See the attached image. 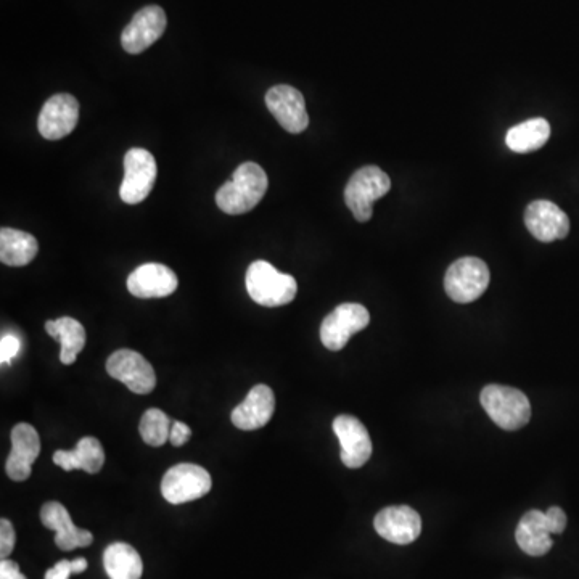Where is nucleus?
Listing matches in <instances>:
<instances>
[{
  "mask_svg": "<svg viewBox=\"0 0 579 579\" xmlns=\"http://www.w3.org/2000/svg\"><path fill=\"white\" fill-rule=\"evenodd\" d=\"M276 411V396L267 385H256L251 388L242 404L235 407L230 420L235 427L245 432H253L269 423Z\"/></svg>",
  "mask_w": 579,
  "mask_h": 579,
  "instance_id": "6ab92c4d",
  "label": "nucleus"
},
{
  "mask_svg": "<svg viewBox=\"0 0 579 579\" xmlns=\"http://www.w3.org/2000/svg\"><path fill=\"white\" fill-rule=\"evenodd\" d=\"M192 436V430L189 425L182 422H173L171 427V435H169V443L173 444L174 448H181Z\"/></svg>",
  "mask_w": 579,
  "mask_h": 579,
  "instance_id": "c756f323",
  "label": "nucleus"
},
{
  "mask_svg": "<svg viewBox=\"0 0 579 579\" xmlns=\"http://www.w3.org/2000/svg\"><path fill=\"white\" fill-rule=\"evenodd\" d=\"M39 245L34 235L4 227L0 230V261L12 267L28 266L36 258Z\"/></svg>",
  "mask_w": 579,
  "mask_h": 579,
  "instance_id": "4be33fe9",
  "label": "nucleus"
},
{
  "mask_svg": "<svg viewBox=\"0 0 579 579\" xmlns=\"http://www.w3.org/2000/svg\"><path fill=\"white\" fill-rule=\"evenodd\" d=\"M78 121V99L71 94H57L44 103L37 118V129L44 139L60 140L74 131Z\"/></svg>",
  "mask_w": 579,
  "mask_h": 579,
  "instance_id": "f8f14e48",
  "label": "nucleus"
},
{
  "mask_svg": "<svg viewBox=\"0 0 579 579\" xmlns=\"http://www.w3.org/2000/svg\"><path fill=\"white\" fill-rule=\"evenodd\" d=\"M177 276L165 264L147 263L128 277V290L136 298H166L177 290Z\"/></svg>",
  "mask_w": 579,
  "mask_h": 579,
  "instance_id": "a211bd4d",
  "label": "nucleus"
},
{
  "mask_svg": "<svg viewBox=\"0 0 579 579\" xmlns=\"http://www.w3.org/2000/svg\"><path fill=\"white\" fill-rule=\"evenodd\" d=\"M391 179L378 166H364L351 176L345 189L346 206L359 222H367L374 214V203L390 192Z\"/></svg>",
  "mask_w": 579,
  "mask_h": 579,
  "instance_id": "20e7f679",
  "label": "nucleus"
},
{
  "mask_svg": "<svg viewBox=\"0 0 579 579\" xmlns=\"http://www.w3.org/2000/svg\"><path fill=\"white\" fill-rule=\"evenodd\" d=\"M525 224L534 239L543 243L555 242L567 237L570 219L555 203L536 200L525 211Z\"/></svg>",
  "mask_w": 579,
  "mask_h": 579,
  "instance_id": "2eb2a0df",
  "label": "nucleus"
},
{
  "mask_svg": "<svg viewBox=\"0 0 579 579\" xmlns=\"http://www.w3.org/2000/svg\"><path fill=\"white\" fill-rule=\"evenodd\" d=\"M213 480L208 470L195 464H177L165 473L161 494L173 506L197 501L210 493Z\"/></svg>",
  "mask_w": 579,
  "mask_h": 579,
  "instance_id": "423d86ee",
  "label": "nucleus"
},
{
  "mask_svg": "<svg viewBox=\"0 0 579 579\" xmlns=\"http://www.w3.org/2000/svg\"><path fill=\"white\" fill-rule=\"evenodd\" d=\"M157 160L145 148H131L124 157V177L120 197L128 205L144 202L157 182Z\"/></svg>",
  "mask_w": 579,
  "mask_h": 579,
  "instance_id": "0eeeda50",
  "label": "nucleus"
},
{
  "mask_svg": "<svg viewBox=\"0 0 579 579\" xmlns=\"http://www.w3.org/2000/svg\"><path fill=\"white\" fill-rule=\"evenodd\" d=\"M87 570V560L83 557L74 560H60L54 567L47 570L44 579H70L71 575H79Z\"/></svg>",
  "mask_w": 579,
  "mask_h": 579,
  "instance_id": "bb28decb",
  "label": "nucleus"
},
{
  "mask_svg": "<svg viewBox=\"0 0 579 579\" xmlns=\"http://www.w3.org/2000/svg\"><path fill=\"white\" fill-rule=\"evenodd\" d=\"M247 290L255 303L279 308L295 300L298 284L295 277L282 274L271 263L259 259L248 267Z\"/></svg>",
  "mask_w": 579,
  "mask_h": 579,
  "instance_id": "7ed1b4c3",
  "label": "nucleus"
},
{
  "mask_svg": "<svg viewBox=\"0 0 579 579\" xmlns=\"http://www.w3.org/2000/svg\"><path fill=\"white\" fill-rule=\"evenodd\" d=\"M266 107L285 131L300 134L309 126L303 94L292 86H274L267 91Z\"/></svg>",
  "mask_w": 579,
  "mask_h": 579,
  "instance_id": "9b49d317",
  "label": "nucleus"
},
{
  "mask_svg": "<svg viewBox=\"0 0 579 579\" xmlns=\"http://www.w3.org/2000/svg\"><path fill=\"white\" fill-rule=\"evenodd\" d=\"M0 579H28L20 571L17 563L9 559H2L0 562Z\"/></svg>",
  "mask_w": 579,
  "mask_h": 579,
  "instance_id": "2f4dec72",
  "label": "nucleus"
},
{
  "mask_svg": "<svg viewBox=\"0 0 579 579\" xmlns=\"http://www.w3.org/2000/svg\"><path fill=\"white\" fill-rule=\"evenodd\" d=\"M171 427H173V422L165 412L161 409H148L140 419L139 432L148 446L160 448L166 441H169Z\"/></svg>",
  "mask_w": 579,
  "mask_h": 579,
  "instance_id": "a878e982",
  "label": "nucleus"
},
{
  "mask_svg": "<svg viewBox=\"0 0 579 579\" xmlns=\"http://www.w3.org/2000/svg\"><path fill=\"white\" fill-rule=\"evenodd\" d=\"M369 322V311L362 304H340L322 322V345L330 351L343 350L354 333L362 332L369 325Z\"/></svg>",
  "mask_w": 579,
  "mask_h": 579,
  "instance_id": "6e6552de",
  "label": "nucleus"
},
{
  "mask_svg": "<svg viewBox=\"0 0 579 579\" xmlns=\"http://www.w3.org/2000/svg\"><path fill=\"white\" fill-rule=\"evenodd\" d=\"M15 541H17V534L13 530V525L7 518L0 520V557L7 559L15 549Z\"/></svg>",
  "mask_w": 579,
  "mask_h": 579,
  "instance_id": "cd10ccee",
  "label": "nucleus"
},
{
  "mask_svg": "<svg viewBox=\"0 0 579 579\" xmlns=\"http://www.w3.org/2000/svg\"><path fill=\"white\" fill-rule=\"evenodd\" d=\"M551 137V124L544 118H533L525 123L517 124L507 132V147L515 153L536 152L547 144Z\"/></svg>",
  "mask_w": 579,
  "mask_h": 579,
  "instance_id": "393cba45",
  "label": "nucleus"
},
{
  "mask_svg": "<svg viewBox=\"0 0 579 579\" xmlns=\"http://www.w3.org/2000/svg\"><path fill=\"white\" fill-rule=\"evenodd\" d=\"M551 526L546 512L530 510L523 515L515 531L520 549L531 557H541L552 549Z\"/></svg>",
  "mask_w": 579,
  "mask_h": 579,
  "instance_id": "aec40b11",
  "label": "nucleus"
},
{
  "mask_svg": "<svg viewBox=\"0 0 579 579\" xmlns=\"http://www.w3.org/2000/svg\"><path fill=\"white\" fill-rule=\"evenodd\" d=\"M267 174L256 163H242L235 169L232 179L219 187L216 192V205L219 210L230 216L255 210L267 192Z\"/></svg>",
  "mask_w": 579,
  "mask_h": 579,
  "instance_id": "f257e3e1",
  "label": "nucleus"
},
{
  "mask_svg": "<svg viewBox=\"0 0 579 579\" xmlns=\"http://www.w3.org/2000/svg\"><path fill=\"white\" fill-rule=\"evenodd\" d=\"M21 343L15 335H4L0 340V361L10 364L20 353Z\"/></svg>",
  "mask_w": 579,
  "mask_h": 579,
  "instance_id": "c85d7f7f",
  "label": "nucleus"
},
{
  "mask_svg": "<svg viewBox=\"0 0 579 579\" xmlns=\"http://www.w3.org/2000/svg\"><path fill=\"white\" fill-rule=\"evenodd\" d=\"M54 462L65 472L84 470L94 475V473H99L105 464V451L97 438L84 436L78 441L73 451L55 452Z\"/></svg>",
  "mask_w": 579,
  "mask_h": 579,
  "instance_id": "412c9836",
  "label": "nucleus"
},
{
  "mask_svg": "<svg viewBox=\"0 0 579 579\" xmlns=\"http://www.w3.org/2000/svg\"><path fill=\"white\" fill-rule=\"evenodd\" d=\"M549 526H551L552 534H560L567 528V515L560 507H551L546 512Z\"/></svg>",
  "mask_w": 579,
  "mask_h": 579,
  "instance_id": "7c9ffc66",
  "label": "nucleus"
},
{
  "mask_svg": "<svg viewBox=\"0 0 579 579\" xmlns=\"http://www.w3.org/2000/svg\"><path fill=\"white\" fill-rule=\"evenodd\" d=\"M166 20L165 10L158 5H148L134 15L131 23L124 28L121 34V46L128 54H142L148 47L165 33Z\"/></svg>",
  "mask_w": 579,
  "mask_h": 579,
  "instance_id": "9d476101",
  "label": "nucleus"
},
{
  "mask_svg": "<svg viewBox=\"0 0 579 579\" xmlns=\"http://www.w3.org/2000/svg\"><path fill=\"white\" fill-rule=\"evenodd\" d=\"M480 401L489 419L507 432H517L531 420L530 401L522 391L512 386H485Z\"/></svg>",
  "mask_w": 579,
  "mask_h": 579,
  "instance_id": "f03ea898",
  "label": "nucleus"
},
{
  "mask_svg": "<svg viewBox=\"0 0 579 579\" xmlns=\"http://www.w3.org/2000/svg\"><path fill=\"white\" fill-rule=\"evenodd\" d=\"M41 522L49 530L55 531V544L62 551L70 552L94 543L91 531L74 525L70 512L60 502H46L42 506Z\"/></svg>",
  "mask_w": 579,
  "mask_h": 579,
  "instance_id": "f3484780",
  "label": "nucleus"
},
{
  "mask_svg": "<svg viewBox=\"0 0 579 579\" xmlns=\"http://www.w3.org/2000/svg\"><path fill=\"white\" fill-rule=\"evenodd\" d=\"M103 567L110 579H140L144 563L139 552L126 543H115L105 549Z\"/></svg>",
  "mask_w": 579,
  "mask_h": 579,
  "instance_id": "b1692460",
  "label": "nucleus"
},
{
  "mask_svg": "<svg viewBox=\"0 0 579 579\" xmlns=\"http://www.w3.org/2000/svg\"><path fill=\"white\" fill-rule=\"evenodd\" d=\"M374 526L386 541L406 546L414 543L422 533V518L409 506L386 507L378 512Z\"/></svg>",
  "mask_w": 579,
  "mask_h": 579,
  "instance_id": "4468645a",
  "label": "nucleus"
},
{
  "mask_svg": "<svg viewBox=\"0 0 579 579\" xmlns=\"http://www.w3.org/2000/svg\"><path fill=\"white\" fill-rule=\"evenodd\" d=\"M107 372L136 395H148L157 386V375L152 364L137 351H115L108 358Z\"/></svg>",
  "mask_w": 579,
  "mask_h": 579,
  "instance_id": "1a4fd4ad",
  "label": "nucleus"
},
{
  "mask_svg": "<svg viewBox=\"0 0 579 579\" xmlns=\"http://www.w3.org/2000/svg\"><path fill=\"white\" fill-rule=\"evenodd\" d=\"M489 279L491 274L485 261L467 256L457 259L456 263L449 266L444 276V290L456 303H472L486 292Z\"/></svg>",
  "mask_w": 579,
  "mask_h": 579,
  "instance_id": "39448f33",
  "label": "nucleus"
},
{
  "mask_svg": "<svg viewBox=\"0 0 579 579\" xmlns=\"http://www.w3.org/2000/svg\"><path fill=\"white\" fill-rule=\"evenodd\" d=\"M12 451L5 472L13 481L28 480L33 464L41 454V438L29 423H18L12 430Z\"/></svg>",
  "mask_w": 579,
  "mask_h": 579,
  "instance_id": "dca6fc26",
  "label": "nucleus"
},
{
  "mask_svg": "<svg viewBox=\"0 0 579 579\" xmlns=\"http://www.w3.org/2000/svg\"><path fill=\"white\" fill-rule=\"evenodd\" d=\"M333 432L341 444V462L348 469H361L372 456V441L367 428L353 415H338L333 420Z\"/></svg>",
  "mask_w": 579,
  "mask_h": 579,
  "instance_id": "ddd939ff",
  "label": "nucleus"
},
{
  "mask_svg": "<svg viewBox=\"0 0 579 579\" xmlns=\"http://www.w3.org/2000/svg\"><path fill=\"white\" fill-rule=\"evenodd\" d=\"M46 332L50 337L60 341L62 353L60 361L65 366H71L78 359L79 353L86 346V330L81 322L76 321L73 317H60L57 321L46 322Z\"/></svg>",
  "mask_w": 579,
  "mask_h": 579,
  "instance_id": "5701e85b",
  "label": "nucleus"
}]
</instances>
